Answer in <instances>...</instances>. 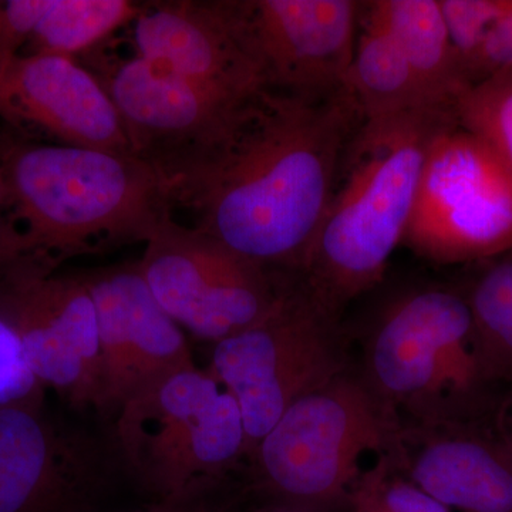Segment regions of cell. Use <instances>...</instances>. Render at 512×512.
I'll return each instance as SVG.
<instances>
[{
	"mask_svg": "<svg viewBox=\"0 0 512 512\" xmlns=\"http://www.w3.org/2000/svg\"><path fill=\"white\" fill-rule=\"evenodd\" d=\"M456 121V107H439L357 128L299 275L323 305L342 313L382 281L406 234L431 143Z\"/></svg>",
	"mask_w": 512,
	"mask_h": 512,
	"instance_id": "cell-3",
	"label": "cell"
},
{
	"mask_svg": "<svg viewBox=\"0 0 512 512\" xmlns=\"http://www.w3.org/2000/svg\"><path fill=\"white\" fill-rule=\"evenodd\" d=\"M82 276L99 329V413L116 416L141 390L195 363L184 330L158 303L137 262Z\"/></svg>",
	"mask_w": 512,
	"mask_h": 512,
	"instance_id": "cell-13",
	"label": "cell"
},
{
	"mask_svg": "<svg viewBox=\"0 0 512 512\" xmlns=\"http://www.w3.org/2000/svg\"><path fill=\"white\" fill-rule=\"evenodd\" d=\"M96 76L119 111L134 156L164 177L218 140L249 99L227 96L138 56L109 64Z\"/></svg>",
	"mask_w": 512,
	"mask_h": 512,
	"instance_id": "cell-12",
	"label": "cell"
},
{
	"mask_svg": "<svg viewBox=\"0 0 512 512\" xmlns=\"http://www.w3.org/2000/svg\"><path fill=\"white\" fill-rule=\"evenodd\" d=\"M350 367L342 313L323 305L298 276L268 316L214 345L207 370L237 400L248 464L296 400Z\"/></svg>",
	"mask_w": 512,
	"mask_h": 512,
	"instance_id": "cell-6",
	"label": "cell"
},
{
	"mask_svg": "<svg viewBox=\"0 0 512 512\" xmlns=\"http://www.w3.org/2000/svg\"><path fill=\"white\" fill-rule=\"evenodd\" d=\"M247 500V485L234 480L211 493L178 503H147L136 510H113L104 505L93 512H239Z\"/></svg>",
	"mask_w": 512,
	"mask_h": 512,
	"instance_id": "cell-27",
	"label": "cell"
},
{
	"mask_svg": "<svg viewBox=\"0 0 512 512\" xmlns=\"http://www.w3.org/2000/svg\"><path fill=\"white\" fill-rule=\"evenodd\" d=\"M239 512H319L308 510V508L295 507V505L272 503V501L251 500L248 497L247 503Z\"/></svg>",
	"mask_w": 512,
	"mask_h": 512,
	"instance_id": "cell-28",
	"label": "cell"
},
{
	"mask_svg": "<svg viewBox=\"0 0 512 512\" xmlns=\"http://www.w3.org/2000/svg\"><path fill=\"white\" fill-rule=\"evenodd\" d=\"M363 121L346 87L320 99L262 90L217 141L165 175L173 207L239 255L299 276Z\"/></svg>",
	"mask_w": 512,
	"mask_h": 512,
	"instance_id": "cell-1",
	"label": "cell"
},
{
	"mask_svg": "<svg viewBox=\"0 0 512 512\" xmlns=\"http://www.w3.org/2000/svg\"><path fill=\"white\" fill-rule=\"evenodd\" d=\"M503 439L512 448V412L510 417H508L507 424H505V429H503Z\"/></svg>",
	"mask_w": 512,
	"mask_h": 512,
	"instance_id": "cell-29",
	"label": "cell"
},
{
	"mask_svg": "<svg viewBox=\"0 0 512 512\" xmlns=\"http://www.w3.org/2000/svg\"><path fill=\"white\" fill-rule=\"evenodd\" d=\"M143 3L131 0H50L22 55L79 59L133 23Z\"/></svg>",
	"mask_w": 512,
	"mask_h": 512,
	"instance_id": "cell-20",
	"label": "cell"
},
{
	"mask_svg": "<svg viewBox=\"0 0 512 512\" xmlns=\"http://www.w3.org/2000/svg\"><path fill=\"white\" fill-rule=\"evenodd\" d=\"M403 245L437 264L512 251V177L497 154L458 121L434 138Z\"/></svg>",
	"mask_w": 512,
	"mask_h": 512,
	"instance_id": "cell-8",
	"label": "cell"
},
{
	"mask_svg": "<svg viewBox=\"0 0 512 512\" xmlns=\"http://www.w3.org/2000/svg\"><path fill=\"white\" fill-rule=\"evenodd\" d=\"M360 373L399 419L403 412L412 424L448 421L419 289L404 293L379 313L367 335Z\"/></svg>",
	"mask_w": 512,
	"mask_h": 512,
	"instance_id": "cell-17",
	"label": "cell"
},
{
	"mask_svg": "<svg viewBox=\"0 0 512 512\" xmlns=\"http://www.w3.org/2000/svg\"><path fill=\"white\" fill-rule=\"evenodd\" d=\"M45 390L29 365L18 333L0 316V409H42Z\"/></svg>",
	"mask_w": 512,
	"mask_h": 512,
	"instance_id": "cell-25",
	"label": "cell"
},
{
	"mask_svg": "<svg viewBox=\"0 0 512 512\" xmlns=\"http://www.w3.org/2000/svg\"><path fill=\"white\" fill-rule=\"evenodd\" d=\"M349 512H451L409 480L392 454L377 458L363 471L352 495Z\"/></svg>",
	"mask_w": 512,
	"mask_h": 512,
	"instance_id": "cell-23",
	"label": "cell"
},
{
	"mask_svg": "<svg viewBox=\"0 0 512 512\" xmlns=\"http://www.w3.org/2000/svg\"><path fill=\"white\" fill-rule=\"evenodd\" d=\"M121 471L148 503H178L237 480L247 434L237 400L207 369L184 367L141 390L116 413Z\"/></svg>",
	"mask_w": 512,
	"mask_h": 512,
	"instance_id": "cell-5",
	"label": "cell"
},
{
	"mask_svg": "<svg viewBox=\"0 0 512 512\" xmlns=\"http://www.w3.org/2000/svg\"><path fill=\"white\" fill-rule=\"evenodd\" d=\"M266 89L320 99L345 87L363 2L220 0Z\"/></svg>",
	"mask_w": 512,
	"mask_h": 512,
	"instance_id": "cell-10",
	"label": "cell"
},
{
	"mask_svg": "<svg viewBox=\"0 0 512 512\" xmlns=\"http://www.w3.org/2000/svg\"><path fill=\"white\" fill-rule=\"evenodd\" d=\"M345 87L365 120L453 107L434 99L392 37L362 16Z\"/></svg>",
	"mask_w": 512,
	"mask_h": 512,
	"instance_id": "cell-19",
	"label": "cell"
},
{
	"mask_svg": "<svg viewBox=\"0 0 512 512\" xmlns=\"http://www.w3.org/2000/svg\"><path fill=\"white\" fill-rule=\"evenodd\" d=\"M402 421L362 373H345L305 394L262 437L247 466L251 500L319 512H349L369 453L392 454Z\"/></svg>",
	"mask_w": 512,
	"mask_h": 512,
	"instance_id": "cell-4",
	"label": "cell"
},
{
	"mask_svg": "<svg viewBox=\"0 0 512 512\" xmlns=\"http://www.w3.org/2000/svg\"><path fill=\"white\" fill-rule=\"evenodd\" d=\"M512 70V10L498 20L485 36L483 45L467 66L468 86L483 82L494 74Z\"/></svg>",
	"mask_w": 512,
	"mask_h": 512,
	"instance_id": "cell-26",
	"label": "cell"
},
{
	"mask_svg": "<svg viewBox=\"0 0 512 512\" xmlns=\"http://www.w3.org/2000/svg\"><path fill=\"white\" fill-rule=\"evenodd\" d=\"M121 471L113 441L50 419L0 409V512H93Z\"/></svg>",
	"mask_w": 512,
	"mask_h": 512,
	"instance_id": "cell-11",
	"label": "cell"
},
{
	"mask_svg": "<svg viewBox=\"0 0 512 512\" xmlns=\"http://www.w3.org/2000/svg\"><path fill=\"white\" fill-rule=\"evenodd\" d=\"M440 6L451 45L466 77L467 66L483 45L485 36L498 20L511 12L512 0H440Z\"/></svg>",
	"mask_w": 512,
	"mask_h": 512,
	"instance_id": "cell-24",
	"label": "cell"
},
{
	"mask_svg": "<svg viewBox=\"0 0 512 512\" xmlns=\"http://www.w3.org/2000/svg\"><path fill=\"white\" fill-rule=\"evenodd\" d=\"M460 126L497 154L512 177V70L474 84L456 101Z\"/></svg>",
	"mask_w": 512,
	"mask_h": 512,
	"instance_id": "cell-22",
	"label": "cell"
},
{
	"mask_svg": "<svg viewBox=\"0 0 512 512\" xmlns=\"http://www.w3.org/2000/svg\"><path fill=\"white\" fill-rule=\"evenodd\" d=\"M0 117L66 146L133 154L119 111L79 59L19 55L0 69Z\"/></svg>",
	"mask_w": 512,
	"mask_h": 512,
	"instance_id": "cell-14",
	"label": "cell"
},
{
	"mask_svg": "<svg viewBox=\"0 0 512 512\" xmlns=\"http://www.w3.org/2000/svg\"><path fill=\"white\" fill-rule=\"evenodd\" d=\"M130 28L134 56L147 62L237 99L266 89L220 0L143 3Z\"/></svg>",
	"mask_w": 512,
	"mask_h": 512,
	"instance_id": "cell-15",
	"label": "cell"
},
{
	"mask_svg": "<svg viewBox=\"0 0 512 512\" xmlns=\"http://www.w3.org/2000/svg\"><path fill=\"white\" fill-rule=\"evenodd\" d=\"M3 197V175H2V165H0V202H2Z\"/></svg>",
	"mask_w": 512,
	"mask_h": 512,
	"instance_id": "cell-30",
	"label": "cell"
},
{
	"mask_svg": "<svg viewBox=\"0 0 512 512\" xmlns=\"http://www.w3.org/2000/svg\"><path fill=\"white\" fill-rule=\"evenodd\" d=\"M362 18L392 37L434 99L456 107L470 87L451 45L440 0L366 2Z\"/></svg>",
	"mask_w": 512,
	"mask_h": 512,
	"instance_id": "cell-18",
	"label": "cell"
},
{
	"mask_svg": "<svg viewBox=\"0 0 512 512\" xmlns=\"http://www.w3.org/2000/svg\"><path fill=\"white\" fill-rule=\"evenodd\" d=\"M464 295L488 382L512 384V251L494 258Z\"/></svg>",
	"mask_w": 512,
	"mask_h": 512,
	"instance_id": "cell-21",
	"label": "cell"
},
{
	"mask_svg": "<svg viewBox=\"0 0 512 512\" xmlns=\"http://www.w3.org/2000/svg\"><path fill=\"white\" fill-rule=\"evenodd\" d=\"M137 265L177 325L212 345L268 316L298 278L251 261L174 218L151 235Z\"/></svg>",
	"mask_w": 512,
	"mask_h": 512,
	"instance_id": "cell-7",
	"label": "cell"
},
{
	"mask_svg": "<svg viewBox=\"0 0 512 512\" xmlns=\"http://www.w3.org/2000/svg\"><path fill=\"white\" fill-rule=\"evenodd\" d=\"M0 265L59 271L77 256L146 244L173 218L164 175L134 154L0 138Z\"/></svg>",
	"mask_w": 512,
	"mask_h": 512,
	"instance_id": "cell-2",
	"label": "cell"
},
{
	"mask_svg": "<svg viewBox=\"0 0 512 512\" xmlns=\"http://www.w3.org/2000/svg\"><path fill=\"white\" fill-rule=\"evenodd\" d=\"M0 316L18 333L45 389L76 409L100 410L99 329L82 274L29 262L0 265Z\"/></svg>",
	"mask_w": 512,
	"mask_h": 512,
	"instance_id": "cell-9",
	"label": "cell"
},
{
	"mask_svg": "<svg viewBox=\"0 0 512 512\" xmlns=\"http://www.w3.org/2000/svg\"><path fill=\"white\" fill-rule=\"evenodd\" d=\"M414 485L448 510L512 512V448L463 421L402 426L393 453Z\"/></svg>",
	"mask_w": 512,
	"mask_h": 512,
	"instance_id": "cell-16",
	"label": "cell"
}]
</instances>
